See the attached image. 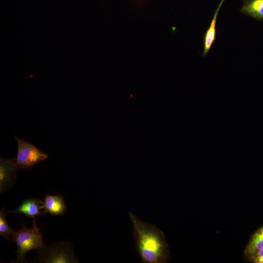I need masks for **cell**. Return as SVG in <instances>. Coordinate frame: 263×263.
Wrapping results in <instances>:
<instances>
[{
  "label": "cell",
  "instance_id": "11",
  "mask_svg": "<svg viewBox=\"0 0 263 263\" xmlns=\"http://www.w3.org/2000/svg\"><path fill=\"white\" fill-rule=\"evenodd\" d=\"M4 207L0 211V235L6 240H9V237L12 236L15 231L13 230L9 225L5 215L8 213L7 211H4Z\"/></svg>",
  "mask_w": 263,
  "mask_h": 263
},
{
  "label": "cell",
  "instance_id": "7",
  "mask_svg": "<svg viewBox=\"0 0 263 263\" xmlns=\"http://www.w3.org/2000/svg\"><path fill=\"white\" fill-rule=\"evenodd\" d=\"M42 207L46 213L54 216L63 215L67 209L63 197L61 195H46Z\"/></svg>",
  "mask_w": 263,
  "mask_h": 263
},
{
  "label": "cell",
  "instance_id": "6",
  "mask_svg": "<svg viewBox=\"0 0 263 263\" xmlns=\"http://www.w3.org/2000/svg\"><path fill=\"white\" fill-rule=\"evenodd\" d=\"M43 202L37 198H28L24 200L21 205L14 210L8 211V213H21L27 217L35 220L36 216L45 215V212L42 207Z\"/></svg>",
  "mask_w": 263,
  "mask_h": 263
},
{
  "label": "cell",
  "instance_id": "3",
  "mask_svg": "<svg viewBox=\"0 0 263 263\" xmlns=\"http://www.w3.org/2000/svg\"><path fill=\"white\" fill-rule=\"evenodd\" d=\"M35 262L44 263H79L72 244L65 241L44 245L38 250Z\"/></svg>",
  "mask_w": 263,
  "mask_h": 263
},
{
  "label": "cell",
  "instance_id": "4",
  "mask_svg": "<svg viewBox=\"0 0 263 263\" xmlns=\"http://www.w3.org/2000/svg\"><path fill=\"white\" fill-rule=\"evenodd\" d=\"M18 153L16 157V165L18 169L29 170L33 166L46 160L48 155L34 145L16 136Z\"/></svg>",
  "mask_w": 263,
  "mask_h": 263
},
{
  "label": "cell",
  "instance_id": "2",
  "mask_svg": "<svg viewBox=\"0 0 263 263\" xmlns=\"http://www.w3.org/2000/svg\"><path fill=\"white\" fill-rule=\"evenodd\" d=\"M13 242L17 245V255L15 263H23L27 253L32 250H38L44 245L42 234L39 228L36 225V221L33 220V226L28 228L23 225L20 230L15 231L11 237Z\"/></svg>",
  "mask_w": 263,
  "mask_h": 263
},
{
  "label": "cell",
  "instance_id": "8",
  "mask_svg": "<svg viewBox=\"0 0 263 263\" xmlns=\"http://www.w3.org/2000/svg\"><path fill=\"white\" fill-rule=\"evenodd\" d=\"M241 12L258 21L263 20V0H243Z\"/></svg>",
  "mask_w": 263,
  "mask_h": 263
},
{
  "label": "cell",
  "instance_id": "10",
  "mask_svg": "<svg viewBox=\"0 0 263 263\" xmlns=\"http://www.w3.org/2000/svg\"><path fill=\"white\" fill-rule=\"evenodd\" d=\"M262 249H263V225L252 235L244 249V254L248 259Z\"/></svg>",
  "mask_w": 263,
  "mask_h": 263
},
{
  "label": "cell",
  "instance_id": "5",
  "mask_svg": "<svg viewBox=\"0 0 263 263\" xmlns=\"http://www.w3.org/2000/svg\"><path fill=\"white\" fill-rule=\"evenodd\" d=\"M16 157L0 159V193L1 194L11 189L17 179Z\"/></svg>",
  "mask_w": 263,
  "mask_h": 263
},
{
  "label": "cell",
  "instance_id": "1",
  "mask_svg": "<svg viewBox=\"0 0 263 263\" xmlns=\"http://www.w3.org/2000/svg\"><path fill=\"white\" fill-rule=\"evenodd\" d=\"M136 250L144 263H166L170 260L168 243L164 232L154 225L143 221L129 212Z\"/></svg>",
  "mask_w": 263,
  "mask_h": 263
},
{
  "label": "cell",
  "instance_id": "9",
  "mask_svg": "<svg viewBox=\"0 0 263 263\" xmlns=\"http://www.w3.org/2000/svg\"><path fill=\"white\" fill-rule=\"evenodd\" d=\"M224 0H221L216 9L209 27L204 37V49L202 56H205L209 51L216 38V23L218 13Z\"/></svg>",
  "mask_w": 263,
  "mask_h": 263
},
{
  "label": "cell",
  "instance_id": "12",
  "mask_svg": "<svg viewBox=\"0 0 263 263\" xmlns=\"http://www.w3.org/2000/svg\"><path fill=\"white\" fill-rule=\"evenodd\" d=\"M247 260L254 263H263V249L257 251Z\"/></svg>",
  "mask_w": 263,
  "mask_h": 263
}]
</instances>
